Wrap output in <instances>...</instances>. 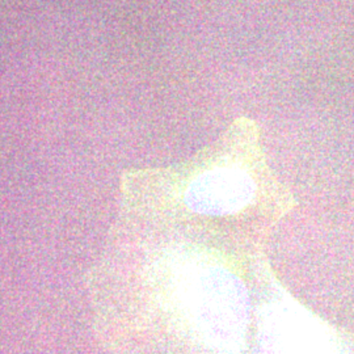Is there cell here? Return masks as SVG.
Wrapping results in <instances>:
<instances>
[{
  "instance_id": "1",
  "label": "cell",
  "mask_w": 354,
  "mask_h": 354,
  "mask_svg": "<svg viewBox=\"0 0 354 354\" xmlns=\"http://www.w3.org/2000/svg\"><path fill=\"white\" fill-rule=\"evenodd\" d=\"M295 207L147 168L127 172L89 289L114 354H279L304 314L266 241Z\"/></svg>"
}]
</instances>
